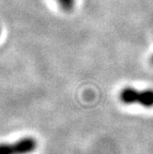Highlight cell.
Returning a JSON list of instances; mask_svg holds the SVG:
<instances>
[{
    "label": "cell",
    "instance_id": "cell-1",
    "mask_svg": "<svg viewBox=\"0 0 153 154\" xmlns=\"http://www.w3.org/2000/svg\"><path fill=\"white\" fill-rule=\"evenodd\" d=\"M38 148V141L33 137H24L18 140L0 143V154H32Z\"/></svg>",
    "mask_w": 153,
    "mask_h": 154
},
{
    "label": "cell",
    "instance_id": "cell-2",
    "mask_svg": "<svg viewBox=\"0 0 153 154\" xmlns=\"http://www.w3.org/2000/svg\"><path fill=\"white\" fill-rule=\"evenodd\" d=\"M120 100L127 104L139 103L144 107L153 106V90L137 91L133 88H124L120 92Z\"/></svg>",
    "mask_w": 153,
    "mask_h": 154
},
{
    "label": "cell",
    "instance_id": "cell-3",
    "mask_svg": "<svg viewBox=\"0 0 153 154\" xmlns=\"http://www.w3.org/2000/svg\"><path fill=\"white\" fill-rule=\"evenodd\" d=\"M54 1L59 5L62 9L66 11L71 10L75 4V0H54Z\"/></svg>",
    "mask_w": 153,
    "mask_h": 154
},
{
    "label": "cell",
    "instance_id": "cell-4",
    "mask_svg": "<svg viewBox=\"0 0 153 154\" xmlns=\"http://www.w3.org/2000/svg\"><path fill=\"white\" fill-rule=\"evenodd\" d=\"M152 63H153V57H152Z\"/></svg>",
    "mask_w": 153,
    "mask_h": 154
},
{
    "label": "cell",
    "instance_id": "cell-5",
    "mask_svg": "<svg viewBox=\"0 0 153 154\" xmlns=\"http://www.w3.org/2000/svg\"><path fill=\"white\" fill-rule=\"evenodd\" d=\"M0 33H1V31H0Z\"/></svg>",
    "mask_w": 153,
    "mask_h": 154
}]
</instances>
